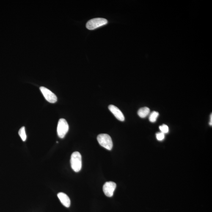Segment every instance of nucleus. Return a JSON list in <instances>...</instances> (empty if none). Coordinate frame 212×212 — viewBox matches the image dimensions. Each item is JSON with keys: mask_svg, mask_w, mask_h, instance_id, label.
Returning <instances> with one entry per match:
<instances>
[{"mask_svg": "<svg viewBox=\"0 0 212 212\" xmlns=\"http://www.w3.org/2000/svg\"><path fill=\"white\" fill-rule=\"evenodd\" d=\"M71 166L72 169L75 172H78L82 168V157L78 152H75L72 154L70 159Z\"/></svg>", "mask_w": 212, "mask_h": 212, "instance_id": "f257e3e1", "label": "nucleus"}, {"mask_svg": "<svg viewBox=\"0 0 212 212\" xmlns=\"http://www.w3.org/2000/svg\"><path fill=\"white\" fill-rule=\"evenodd\" d=\"M97 140L100 145L105 149L109 150L112 149V141L109 135L101 133L97 136Z\"/></svg>", "mask_w": 212, "mask_h": 212, "instance_id": "f03ea898", "label": "nucleus"}, {"mask_svg": "<svg viewBox=\"0 0 212 212\" xmlns=\"http://www.w3.org/2000/svg\"><path fill=\"white\" fill-rule=\"evenodd\" d=\"M107 20L101 18L92 19L89 20L86 24V27L90 30H93L107 24Z\"/></svg>", "mask_w": 212, "mask_h": 212, "instance_id": "7ed1b4c3", "label": "nucleus"}, {"mask_svg": "<svg viewBox=\"0 0 212 212\" xmlns=\"http://www.w3.org/2000/svg\"><path fill=\"white\" fill-rule=\"evenodd\" d=\"M69 126L67 121L63 118L59 119L58 122L57 133L58 136L61 138H63L68 132Z\"/></svg>", "mask_w": 212, "mask_h": 212, "instance_id": "20e7f679", "label": "nucleus"}, {"mask_svg": "<svg viewBox=\"0 0 212 212\" xmlns=\"http://www.w3.org/2000/svg\"><path fill=\"white\" fill-rule=\"evenodd\" d=\"M40 90L46 100L49 103H54L57 101L56 95L49 90L44 86H41Z\"/></svg>", "mask_w": 212, "mask_h": 212, "instance_id": "39448f33", "label": "nucleus"}, {"mask_svg": "<svg viewBox=\"0 0 212 212\" xmlns=\"http://www.w3.org/2000/svg\"><path fill=\"white\" fill-rule=\"evenodd\" d=\"M116 187V184L114 182H106L103 186V191L105 195L108 197H112Z\"/></svg>", "mask_w": 212, "mask_h": 212, "instance_id": "423d86ee", "label": "nucleus"}, {"mask_svg": "<svg viewBox=\"0 0 212 212\" xmlns=\"http://www.w3.org/2000/svg\"><path fill=\"white\" fill-rule=\"evenodd\" d=\"M108 109L112 113L116 118L122 122L125 120V117L122 111L114 105H110L108 106Z\"/></svg>", "mask_w": 212, "mask_h": 212, "instance_id": "0eeeda50", "label": "nucleus"}, {"mask_svg": "<svg viewBox=\"0 0 212 212\" xmlns=\"http://www.w3.org/2000/svg\"><path fill=\"white\" fill-rule=\"evenodd\" d=\"M57 196L63 205L66 207H69L70 205V200L68 196L63 193H59Z\"/></svg>", "mask_w": 212, "mask_h": 212, "instance_id": "6e6552de", "label": "nucleus"}, {"mask_svg": "<svg viewBox=\"0 0 212 212\" xmlns=\"http://www.w3.org/2000/svg\"><path fill=\"white\" fill-rule=\"evenodd\" d=\"M150 112V109L147 107H144L138 110V114L140 117L144 118L148 116Z\"/></svg>", "mask_w": 212, "mask_h": 212, "instance_id": "1a4fd4ad", "label": "nucleus"}, {"mask_svg": "<svg viewBox=\"0 0 212 212\" xmlns=\"http://www.w3.org/2000/svg\"><path fill=\"white\" fill-rule=\"evenodd\" d=\"M159 114L156 111H153L151 113L149 116V120L150 122H156Z\"/></svg>", "mask_w": 212, "mask_h": 212, "instance_id": "9d476101", "label": "nucleus"}, {"mask_svg": "<svg viewBox=\"0 0 212 212\" xmlns=\"http://www.w3.org/2000/svg\"><path fill=\"white\" fill-rule=\"evenodd\" d=\"M19 134L20 137L21 138L22 140L25 141L26 139V132H25V127H22L19 130Z\"/></svg>", "mask_w": 212, "mask_h": 212, "instance_id": "9b49d317", "label": "nucleus"}, {"mask_svg": "<svg viewBox=\"0 0 212 212\" xmlns=\"http://www.w3.org/2000/svg\"><path fill=\"white\" fill-rule=\"evenodd\" d=\"M159 128L161 132L164 133H167L169 131V127L165 124H163V125L160 126Z\"/></svg>", "mask_w": 212, "mask_h": 212, "instance_id": "f8f14e48", "label": "nucleus"}, {"mask_svg": "<svg viewBox=\"0 0 212 212\" xmlns=\"http://www.w3.org/2000/svg\"><path fill=\"white\" fill-rule=\"evenodd\" d=\"M157 139L159 141H162L165 138V133H157L156 134Z\"/></svg>", "mask_w": 212, "mask_h": 212, "instance_id": "ddd939ff", "label": "nucleus"}, {"mask_svg": "<svg viewBox=\"0 0 212 212\" xmlns=\"http://www.w3.org/2000/svg\"><path fill=\"white\" fill-rule=\"evenodd\" d=\"M209 125L210 126L212 125V115L211 114V115H210V121L209 122Z\"/></svg>", "mask_w": 212, "mask_h": 212, "instance_id": "4468645a", "label": "nucleus"}]
</instances>
